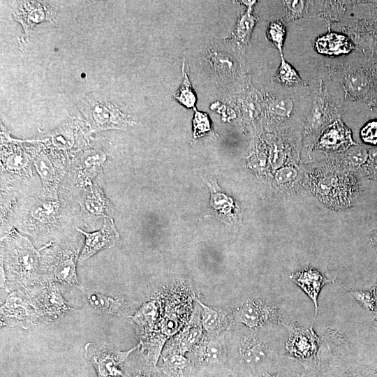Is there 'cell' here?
Wrapping results in <instances>:
<instances>
[{
    "label": "cell",
    "mask_w": 377,
    "mask_h": 377,
    "mask_svg": "<svg viewBox=\"0 0 377 377\" xmlns=\"http://www.w3.org/2000/svg\"><path fill=\"white\" fill-rule=\"evenodd\" d=\"M62 193L61 199L44 193L19 200L9 222L35 242H54L71 233L80 222L73 199Z\"/></svg>",
    "instance_id": "cell-1"
},
{
    "label": "cell",
    "mask_w": 377,
    "mask_h": 377,
    "mask_svg": "<svg viewBox=\"0 0 377 377\" xmlns=\"http://www.w3.org/2000/svg\"><path fill=\"white\" fill-rule=\"evenodd\" d=\"M308 190L327 208L342 211L355 202L360 182L355 171L340 170L322 164L305 165Z\"/></svg>",
    "instance_id": "cell-2"
},
{
    "label": "cell",
    "mask_w": 377,
    "mask_h": 377,
    "mask_svg": "<svg viewBox=\"0 0 377 377\" xmlns=\"http://www.w3.org/2000/svg\"><path fill=\"white\" fill-rule=\"evenodd\" d=\"M1 256L13 281L29 284L41 276L38 252L27 237L13 230L6 234L1 244Z\"/></svg>",
    "instance_id": "cell-3"
},
{
    "label": "cell",
    "mask_w": 377,
    "mask_h": 377,
    "mask_svg": "<svg viewBox=\"0 0 377 377\" xmlns=\"http://www.w3.org/2000/svg\"><path fill=\"white\" fill-rule=\"evenodd\" d=\"M57 244L40 263L43 276L68 284H79L76 276V259L83 239L78 232H71L56 240Z\"/></svg>",
    "instance_id": "cell-4"
},
{
    "label": "cell",
    "mask_w": 377,
    "mask_h": 377,
    "mask_svg": "<svg viewBox=\"0 0 377 377\" xmlns=\"http://www.w3.org/2000/svg\"><path fill=\"white\" fill-rule=\"evenodd\" d=\"M138 348L121 351L108 343H88L84 357L95 368L98 377H124L128 356Z\"/></svg>",
    "instance_id": "cell-5"
},
{
    "label": "cell",
    "mask_w": 377,
    "mask_h": 377,
    "mask_svg": "<svg viewBox=\"0 0 377 377\" xmlns=\"http://www.w3.org/2000/svg\"><path fill=\"white\" fill-rule=\"evenodd\" d=\"M339 109L323 83L304 124V135H318L329 124L340 118Z\"/></svg>",
    "instance_id": "cell-6"
},
{
    "label": "cell",
    "mask_w": 377,
    "mask_h": 377,
    "mask_svg": "<svg viewBox=\"0 0 377 377\" xmlns=\"http://www.w3.org/2000/svg\"><path fill=\"white\" fill-rule=\"evenodd\" d=\"M76 202L80 206L81 221L89 226L101 218L112 219L114 207L96 183L85 188Z\"/></svg>",
    "instance_id": "cell-7"
},
{
    "label": "cell",
    "mask_w": 377,
    "mask_h": 377,
    "mask_svg": "<svg viewBox=\"0 0 377 377\" xmlns=\"http://www.w3.org/2000/svg\"><path fill=\"white\" fill-rule=\"evenodd\" d=\"M355 145L351 131L338 118L318 134L310 148L330 155L343 152Z\"/></svg>",
    "instance_id": "cell-8"
},
{
    "label": "cell",
    "mask_w": 377,
    "mask_h": 377,
    "mask_svg": "<svg viewBox=\"0 0 377 377\" xmlns=\"http://www.w3.org/2000/svg\"><path fill=\"white\" fill-rule=\"evenodd\" d=\"M235 318L254 329L268 323H280L283 318L279 310L259 299L249 300L237 309Z\"/></svg>",
    "instance_id": "cell-9"
},
{
    "label": "cell",
    "mask_w": 377,
    "mask_h": 377,
    "mask_svg": "<svg viewBox=\"0 0 377 377\" xmlns=\"http://www.w3.org/2000/svg\"><path fill=\"white\" fill-rule=\"evenodd\" d=\"M85 237L82 251L78 258L79 263H83L97 252L113 246L119 238V234L113 223V220L105 219L103 227L92 233H89L77 228Z\"/></svg>",
    "instance_id": "cell-10"
},
{
    "label": "cell",
    "mask_w": 377,
    "mask_h": 377,
    "mask_svg": "<svg viewBox=\"0 0 377 377\" xmlns=\"http://www.w3.org/2000/svg\"><path fill=\"white\" fill-rule=\"evenodd\" d=\"M300 137L288 131L277 137L272 144V163L275 168L302 164L300 158Z\"/></svg>",
    "instance_id": "cell-11"
},
{
    "label": "cell",
    "mask_w": 377,
    "mask_h": 377,
    "mask_svg": "<svg viewBox=\"0 0 377 377\" xmlns=\"http://www.w3.org/2000/svg\"><path fill=\"white\" fill-rule=\"evenodd\" d=\"M279 191L296 195L307 188L305 165L289 164L279 168L274 176Z\"/></svg>",
    "instance_id": "cell-12"
},
{
    "label": "cell",
    "mask_w": 377,
    "mask_h": 377,
    "mask_svg": "<svg viewBox=\"0 0 377 377\" xmlns=\"http://www.w3.org/2000/svg\"><path fill=\"white\" fill-rule=\"evenodd\" d=\"M254 333L242 337L238 354L242 362L249 367H257L265 362L271 351L268 343Z\"/></svg>",
    "instance_id": "cell-13"
},
{
    "label": "cell",
    "mask_w": 377,
    "mask_h": 377,
    "mask_svg": "<svg viewBox=\"0 0 377 377\" xmlns=\"http://www.w3.org/2000/svg\"><path fill=\"white\" fill-rule=\"evenodd\" d=\"M295 283L311 299L315 306V316L318 313V297L322 288L327 283L332 282L317 269L306 267L290 276Z\"/></svg>",
    "instance_id": "cell-14"
},
{
    "label": "cell",
    "mask_w": 377,
    "mask_h": 377,
    "mask_svg": "<svg viewBox=\"0 0 377 377\" xmlns=\"http://www.w3.org/2000/svg\"><path fill=\"white\" fill-rule=\"evenodd\" d=\"M34 165L41 178L44 193L50 196H58L59 184L64 177L65 168L43 155L36 159Z\"/></svg>",
    "instance_id": "cell-15"
},
{
    "label": "cell",
    "mask_w": 377,
    "mask_h": 377,
    "mask_svg": "<svg viewBox=\"0 0 377 377\" xmlns=\"http://www.w3.org/2000/svg\"><path fill=\"white\" fill-rule=\"evenodd\" d=\"M368 158L369 150L365 147L356 144L343 152L327 155L325 163L340 170L355 171V169L362 167Z\"/></svg>",
    "instance_id": "cell-16"
},
{
    "label": "cell",
    "mask_w": 377,
    "mask_h": 377,
    "mask_svg": "<svg viewBox=\"0 0 377 377\" xmlns=\"http://www.w3.org/2000/svg\"><path fill=\"white\" fill-rule=\"evenodd\" d=\"M353 48L354 45L348 36L336 32H328L318 37L315 42L317 52L326 56L346 54Z\"/></svg>",
    "instance_id": "cell-17"
},
{
    "label": "cell",
    "mask_w": 377,
    "mask_h": 377,
    "mask_svg": "<svg viewBox=\"0 0 377 377\" xmlns=\"http://www.w3.org/2000/svg\"><path fill=\"white\" fill-rule=\"evenodd\" d=\"M318 337L311 329L293 327L286 346L297 356H309L316 350Z\"/></svg>",
    "instance_id": "cell-18"
},
{
    "label": "cell",
    "mask_w": 377,
    "mask_h": 377,
    "mask_svg": "<svg viewBox=\"0 0 377 377\" xmlns=\"http://www.w3.org/2000/svg\"><path fill=\"white\" fill-rule=\"evenodd\" d=\"M94 125L97 128H123L129 123L127 117L114 108L98 105L92 110Z\"/></svg>",
    "instance_id": "cell-19"
},
{
    "label": "cell",
    "mask_w": 377,
    "mask_h": 377,
    "mask_svg": "<svg viewBox=\"0 0 377 377\" xmlns=\"http://www.w3.org/2000/svg\"><path fill=\"white\" fill-rule=\"evenodd\" d=\"M257 20V17L253 14V8H247L244 13L239 15L232 36L228 39L232 40L239 47L246 46L250 41Z\"/></svg>",
    "instance_id": "cell-20"
},
{
    "label": "cell",
    "mask_w": 377,
    "mask_h": 377,
    "mask_svg": "<svg viewBox=\"0 0 377 377\" xmlns=\"http://www.w3.org/2000/svg\"><path fill=\"white\" fill-rule=\"evenodd\" d=\"M195 353L198 360L207 364H219L224 360L221 341L216 337L200 342L195 348Z\"/></svg>",
    "instance_id": "cell-21"
},
{
    "label": "cell",
    "mask_w": 377,
    "mask_h": 377,
    "mask_svg": "<svg viewBox=\"0 0 377 377\" xmlns=\"http://www.w3.org/2000/svg\"><path fill=\"white\" fill-rule=\"evenodd\" d=\"M202 306V324L207 332L212 336L218 335L228 325V319L225 312L212 309L197 300Z\"/></svg>",
    "instance_id": "cell-22"
},
{
    "label": "cell",
    "mask_w": 377,
    "mask_h": 377,
    "mask_svg": "<svg viewBox=\"0 0 377 377\" xmlns=\"http://www.w3.org/2000/svg\"><path fill=\"white\" fill-rule=\"evenodd\" d=\"M201 327L195 319L177 337L175 344L177 353L183 355L196 344L201 337Z\"/></svg>",
    "instance_id": "cell-23"
},
{
    "label": "cell",
    "mask_w": 377,
    "mask_h": 377,
    "mask_svg": "<svg viewBox=\"0 0 377 377\" xmlns=\"http://www.w3.org/2000/svg\"><path fill=\"white\" fill-rule=\"evenodd\" d=\"M185 67L186 61H184L182 65L183 81L174 94V98L184 107L194 109L195 108L197 97L189 80L188 71H186Z\"/></svg>",
    "instance_id": "cell-24"
},
{
    "label": "cell",
    "mask_w": 377,
    "mask_h": 377,
    "mask_svg": "<svg viewBox=\"0 0 377 377\" xmlns=\"http://www.w3.org/2000/svg\"><path fill=\"white\" fill-rule=\"evenodd\" d=\"M281 56V61L274 80L281 84L292 87L296 85H305L306 83L300 77L297 71L284 58Z\"/></svg>",
    "instance_id": "cell-25"
},
{
    "label": "cell",
    "mask_w": 377,
    "mask_h": 377,
    "mask_svg": "<svg viewBox=\"0 0 377 377\" xmlns=\"http://www.w3.org/2000/svg\"><path fill=\"white\" fill-rule=\"evenodd\" d=\"M293 106L292 99L287 96L269 97L266 102L268 112L280 120L290 117Z\"/></svg>",
    "instance_id": "cell-26"
},
{
    "label": "cell",
    "mask_w": 377,
    "mask_h": 377,
    "mask_svg": "<svg viewBox=\"0 0 377 377\" xmlns=\"http://www.w3.org/2000/svg\"><path fill=\"white\" fill-rule=\"evenodd\" d=\"M31 8L24 4V6L18 14L19 19L24 22L27 26H31L34 23H37L48 17L47 8L40 3L30 4Z\"/></svg>",
    "instance_id": "cell-27"
},
{
    "label": "cell",
    "mask_w": 377,
    "mask_h": 377,
    "mask_svg": "<svg viewBox=\"0 0 377 377\" xmlns=\"http://www.w3.org/2000/svg\"><path fill=\"white\" fill-rule=\"evenodd\" d=\"M267 38L279 50L280 55L283 54V43L286 38V29L284 24L280 20L269 22L267 31Z\"/></svg>",
    "instance_id": "cell-28"
},
{
    "label": "cell",
    "mask_w": 377,
    "mask_h": 377,
    "mask_svg": "<svg viewBox=\"0 0 377 377\" xmlns=\"http://www.w3.org/2000/svg\"><path fill=\"white\" fill-rule=\"evenodd\" d=\"M43 295V305L47 311H50V313L54 311V313H57L58 311H64L67 308L57 289H54L53 288L47 289Z\"/></svg>",
    "instance_id": "cell-29"
},
{
    "label": "cell",
    "mask_w": 377,
    "mask_h": 377,
    "mask_svg": "<svg viewBox=\"0 0 377 377\" xmlns=\"http://www.w3.org/2000/svg\"><path fill=\"white\" fill-rule=\"evenodd\" d=\"M193 119V137L200 138L207 133H212L211 121L207 113L199 111L195 108Z\"/></svg>",
    "instance_id": "cell-30"
},
{
    "label": "cell",
    "mask_w": 377,
    "mask_h": 377,
    "mask_svg": "<svg viewBox=\"0 0 377 377\" xmlns=\"http://www.w3.org/2000/svg\"><path fill=\"white\" fill-rule=\"evenodd\" d=\"M350 293L357 302L365 310L374 311L376 307V300L373 290H353Z\"/></svg>",
    "instance_id": "cell-31"
},
{
    "label": "cell",
    "mask_w": 377,
    "mask_h": 377,
    "mask_svg": "<svg viewBox=\"0 0 377 377\" xmlns=\"http://www.w3.org/2000/svg\"><path fill=\"white\" fill-rule=\"evenodd\" d=\"M124 377H158L156 371L150 364L141 363L131 364L128 361V365Z\"/></svg>",
    "instance_id": "cell-32"
},
{
    "label": "cell",
    "mask_w": 377,
    "mask_h": 377,
    "mask_svg": "<svg viewBox=\"0 0 377 377\" xmlns=\"http://www.w3.org/2000/svg\"><path fill=\"white\" fill-rule=\"evenodd\" d=\"M286 17L288 20H293L302 17L306 10L305 1H284Z\"/></svg>",
    "instance_id": "cell-33"
},
{
    "label": "cell",
    "mask_w": 377,
    "mask_h": 377,
    "mask_svg": "<svg viewBox=\"0 0 377 377\" xmlns=\"http://www.w3.org/2000/svg\"><path fill=\"white\" fill-rule=\"evenodd\" d=\"M360 135L364 143L377 146V120L367 122L360 129Z\"/></svg>",
    "instance_id": "cell-34"
},
{
    "label": "cell",
    "mask_w": 377,
    "mask_h": 377,
    "mask_svg": "<svg viewBox=\"0 0 377 377\" xmlns=\"http://www.w3.org/2000/svg\"><path fill=\"white\" fill-rule=\"evenodd\" d=\"M166 367L175 374H180L188 364V360L182 354L170 355L165 361Z\"/></svg>",
    "instance_id": "cell-35"
},
{
    "label": "cell",
    "mask_w": 377,
    "mask_h": 377,
    "mask_svg": "<svg viewBox=\"0 0 377 377\" xmlns=\"http://www.w3.org/2000/svg\"><path fill=\"white\" fill-rule=\"evenodd\" d=\"M362 168L367 175L377 177V149L369 151L368 160Z\"/></svg>",
    "instance_id": "cell-36"
},
{
    "label": "cell",
    "mask_w": 377,
    "mask_h": 377,
    "mask_svg": "<svg viewBox=\"0 0 377 377\" xmlns=\"http://www.w3.org/2000/svg\"><path fill=\"white\" fill-rule=\"evenodd\" d=\"M370 239H371V242L374 244L376 248L377 249V232L376 233V232L372 233L370 235Z\"/></svg>",
    "instance_id": "cell-37"
},
{
    "label": "cell",
    "mask_w": 377,
    "mask_h": 377,
    "mask_svg": "<svg viewBox=\"0 0 377 377\" xmlns=\"http://www.w3.org/2000/svg\"><path fill=\"white\" fill-rule=\"evenodd\" d=\"M263 377H267V376H263Z\"/></svg>",
    "instance_id": "cell-38"
}]
</instances>
